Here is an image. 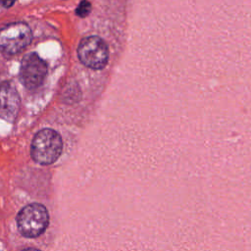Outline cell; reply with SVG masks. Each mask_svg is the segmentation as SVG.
<instances>
[{
	"label": "cell",
	"mask_w": 251,
	"mask_h": 251,
	"mask_svg": "<svg viewBox=\"0 0 251 251\" xmlns=\"http://www.w3.org/2000/svg\"><path fill=\"white\" fill-rule=\"evenodd\" d=\"M63 141L60 134L51 128L39 130L33 137L30 154L32 159L41 165L54 163L62 153Z\"/></svg>",
	"instance_id": "6da1fadb"
},
{
	"label": "cell",
	"mask_w": 251,
	"mask_h": 251,
	"mask_svg": "<svg viewBox=\"0 0 251 251\" xmlns=\"http://www.w3.org/2000/svg\"><path fill=\"white\" fill-rule=\"evenodd\" d=\"M77 56L85 67L100 70L108 62L109 51L103 39L98 36H88L80 41L77 48Z\"/></svg>",
	"instance_id": "277c9868"
},
{
	"label": "cell",
	"mask_w": 251,
	"mask_h": 251,
	"mask_svg": "<svg viewBox=\"0 0 251 251\" xmlns=\"http://www.w3.org/2000/svg\"><path fill=\"white\" fill-rule=\"evenodd\" d=\"M89 11H90L89 3L86 2V1H83V2H81L79 4V6H78V8L76 10V13L80 17H85L89 13Z\"/></svg>",
	"instance_id": "52a82bcc"
},
{
	"label": "cell",
	"mask_w": 251,
	"mask_h": 251,
	"mask_svg": "<svg viewBox=\"0 0 251 251\" xmlns=\"http://www.w3.org/2000/svg\"><path fill=\"white\" fill-rule=\"evenodd\" d=\"M32 33L25 23H13L0 29V51L15 55L23 51L31 41Z\"/></svg>",
	"instance_id": "3957f363"
},
{
	"label": "cell",
	"mask_w": 251,
	"mask_h": 251,
	"mask_svg": "<svg viewBox=\"0 0 251 251\" xmlns=\"http://www.w3.org/2000/svg\"><path fill=\"white\" fill-rule=\"evenodd\" d=\"M49 224L47 209L38 203L24 207L17 217V225L22 235L33 238L43 233Z\"/></svg>",
	"instance_id": "7a4b0ae2"
},
{
	"label": "cell",
	"mask_w": 251,
	"mask_h": 251,
	"mask_svg": "<svg viewBox=\"0 0 251 251\" xmlns=\"http://www.w3.org/2000/svg\"><path fill=\"white\" fill-rule=\"evenodd\" d=\"M47 74V65L36 53L25 55L21 63L20 78L22 83L28 89L38 87Z\"/></svg>",
	"instance_id": "5b68a950"
},
{
	"label": "cell",
	"mask_w": 251,
	"mask_h": 251,
	"mask_svg": "<svg viewBox=\"0 0 251 251\" xmlns=\"http://www.w3.org/2000/svg\"><path fill=\"white\" fill-rule=\"evenodd\" d=\"M15 1H16V0H0V3H1L4 7L8 8V7H11V6L15 3Z\"/></svg>",
	"instance_id": "ba28073f"
},
{
	"label": "cell",
	"mask_w": 251,
	"mask_h": 251,
	"mask_svg": "<svg viewBox=\"0 0 251 251\" xmlns=\"http://www.w3.org/2000/svg\"><path fill=\"white\" fill-rule=\"evenodd\" d=\"M20 95L17 88L9 81L0 83V119L12 123L20 109Z\"/></svg>",
	"instance_id": "8992f818"
}]
</instances>
